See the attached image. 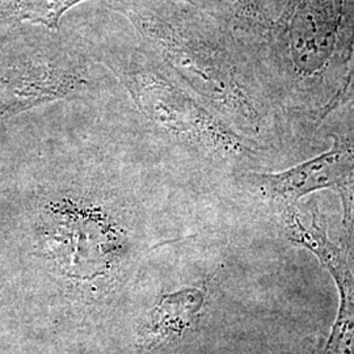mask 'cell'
Segmentation results:
<instances>
[{
  "label": "cell",
  "instance_id": "6da1fadb",
  "mask_svg": "<svg viewBox=\"0 0 354 354\" xmlns=\"http://www.w3.org/2000/svg\"><path fill=\"white\" fill-rule=\"evenodd\" d=\"M192 96L245 138L263 142L270 112L232 29L183 0H111Z\"/></svg>",
  "mask_w": 354,
  "mask_h": 354
},
{
  "label": "cell",
  "instance_id": "7a4b0ae2",
  "mask_svg": "<svg viewBox=\"0 0 354 354\" xmlns=\"http://www.w3.org/2000/svg\"><path fill=\"white\" fill-rule=\"evenodd\" d=\"M95 55L112 68L134 102L172 140L207 158L235 165H252L266 151L261 143L245 138L183 88L162 61L137 48H93Z\"/></svg>",
  "mask_w": 354,
  "mask_h": 354
},
{
  "label": "cell",
  "instance_id": "3957f363",
  "mask_svg": "<svg viewBox=\"0 0 354 354\" xmlns=\"http://www.w3.org/2000/svg\"><path fill=\"white\" fill-rule=\"evenodd\" d=\"M353 49L354 0H288L264 51L291 86L313 89L345 76Z\"/></svg>",
  "mask_w": 354,
  "mask_h": 354
},
{
  "label": "cell",
  "instance_id": "277c9868",
  "mask_svg": "<svg viewBox=\"0 0 354 354\" xmlns=\"http://www.w3.org/2000/svg\"><path fill=\"white\" fill-rule=\"evenodd\" d=\"M332 147L315 158L277 174L247 172L245 181L281 216L299 209L304 196L340 190L354 183V131L333 134Z\"/></svg>",
  "mask_w": 354,
  "mask_h": 354
},
{
  "label": "cell",
  "instance_id": "5b68a950",
  "mask_svg": "<svg viewBox=\"0 0 354 354\" xmlns=\"http://www.w3.org/2000/svg\"><path fill=\"white\" fill-rule=\"evenodd\" d=\"M310 215L306 223L297 209L281 215L279 223L289 241L317 257L337 288L339 310L322 354H354V273L345 250L329 239L317 206L310 209Z\"/></svg>",
  "mask_w": 354,
  "mask_h": 354
},
{
  "label": "cell",
  "instance_id": "8992f818",
  "mask_svg": "<svg viewBox=\"0 0 354 354\" xmlns=\"http://www.w3.org/2000/svg\"><path fill=\"white\" fill-rule=\"evenodd\" d=\"M232 29L251 49H266L269 29L288 0H183Z\"/></svg>",
  "mask_w": 354,
  "mask_h": 354
},
{
  "label": "cell",
  "instance_id": "52a82bcc",
  "mask_svg": "<svg viewBox=\"0 0 354 354\" xmlns=\"http://www.w3.org/2000/svg\"><path fill=\"white\" fill-rule=\"evenodd\" d=\"M205 304L201 289H184L167 294L155 307L149 324L145 327L143 342L153 346L183 333L194 324Z\"/></svg>",
  "mask_w": 354,
  "mask_h": 354
},
{
  "label": "cell",
  "instance_id": "ba28073f",
  "mask_svg": "<svg viewBox=\"0 0 354 354\" xmlns=\"http://www.w3.org/2000/svg\"><path fill=\"white\" fill-rule=\"evenodd\" d=\"M352 105H354V49L340 87L330 100L319 111L317 121H323L333 112Z\"/></svg>",
  "mask_w": 354,
  "mask_h": 354
},
{
  "label": "cell",
  "instance_id": "9c48e42d",
  "mask_svg": "<svg viewBox=\"0 0 354 354\" xmlns=\"http://www.w3.org/2000/svg\"><path fill=\"white\" fill-rule=\"evenodd\" d=\"M337 192L342 197L345 226L354 232V183Z\"/></svg>",
  "mask_w": 354,
  "mask_h": 354
}]
</instances>
